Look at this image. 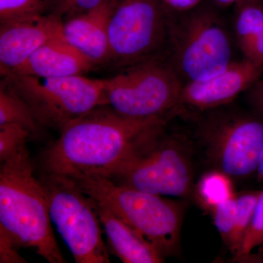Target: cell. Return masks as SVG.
Instances as JSON below:
<instances>
[{"label": "cell", "instance_id": "obj_1", "mask_svg": "<svg viewBox=\"0 0 263 263\" xmlns=\"http://www.w3.org/2000/svg\"><path fill=\"white\" fill-rule=\"evenodd\" d=\"M166 122L127 117L110 105H99L66 124L60 138L45 148L40 172L109 179Z\"/></svg>", "mask_w": 263, "mask_h": 263}, {"label": "cell", "instance_id": "obj_2", "mask_svg": "<svg viewBox=\"0 0 263 263\" xmlns=\"http://www.w3.org/2000/svg\"><path fill=\"white\" fill-rule=\"evenodd\" d=\"M51 222L46 193L26 143L1 162L0 228L19 247L31 249L51 263L67 262Z\"/></svg>", "mask_w": 263, "mask_h": 263}, {"label": "cell", "instance_id": "obj_3", "mask_svg": "<svg viewBox=\"0 0 263 263\" xmlns=\"http://www.w3.org/2000/svg\"><path fill=\"white\" fill-rule=\"evenodd\" d=\"M166 57L183 84L205 80L226 70L233 60V43L220 16L197 5L170 10Z\"/></svg>", "mask_w": 263, "mask_h": 263}, {"label": "cell", "instance_id": "obj_4", "mask_svg": "<svg viewBox=\"0 0 263 263\" xmlns=\"http://www.w3.org/2000/svg\"><path fill=\"white\" fill-rule=\"evenodd\" d=\"M86 195L108 205L164 257L179 249L182 210L161 195L140 191L100 176L71 175Z\"/></svg>", "mask_w": 263, "mask_h": 263}, {"label": "cell", "instance_id": "obj_5", "mask_svg": "<svg viewBox=\"0 0 263 263\" xmlns=\"http://www.w3.org/2000/svg\"><path fill=\"white\" fill-rule=\"evenodd\" d=\"M183 84L164 53L104 79L105 103L127 117L167 121L176 114Z\"/></svg>", "mask_w": 263, "mask_h": 263}, {"label": "cell", "instance_id": "obj_6", "mask_svg": "<svg viewBox=\"0 0 263 263\" xmlns=\"http://www.w3.org/2000/svg\"><path fill=\"white\" fill-rule=\"evenodd\" d=\"M51 220L77 263H109L108 245L92 197L70 178L40 172Z\"/></svg>", "mask_w": 263, "mask_h": 263}, {"label": "cell", "instance_id": "obj_7", "mask_svg": "<svg viewBox=\"0 0 263 263\" xmlns=\"http://www.w3.org/2000/svg\"><path fill=\"white\" fill-rule=\"evenodd\" d=\"M186 148L179 137L166 136L161 128L109 179L161 196L190 197L194 171Z\"/></svg>", "mask_w": 263, "mask_h": 263}, {"label": "cell", "instance_id": "obj_8", "mask_svg": "<svg viewBox=\"0 0 263 263\" xmlns=\"http://www.w3.org/2000/svg\"><path fill=\"white\" fill-rule=\"evenodd\" d=\"M170 10L163 0H115L106 67L119 71L166 53Z\"/></svg>", "mask_w": 263, "mask_h": 263}, {"label": "cell", "instance_id": "obj_9", "mask_svg": "<svg viewBox=\"0 0 263 263\" xmlns=\"http://www.w3.org/2000/svg\"><path fill=\"white\" fill-rule=\"evenodd\" d=\"M3 81L23 99L41 127L60 133L76 118L106 105L104 79L10 74L3 76Z\"/></svg>", "mask_w": 263, "mask_h": 263}, {"label": "cell", "instance_id": "obj_10", "mask_svg": "<svg viewBox=\"0 0 263 263\" xmlns=\"http://www.w3.org/2000/svg\"><path fill=\"white\" fill-rule=\"evenodd\" d=\"M199 133L216 170L245 179L257 172L263 157V122L228 112H212L200 122Z\"/></svg>", "mask_w": 263, "mask_h": 263}, {"label": "cell", "instance_id": "obj_11", "mask_svg": "<svg viewBox=\"0 0 263 263\" xmlns=\"http://www.w3.org/2000/svg\"><path fill=\"white\" fill-rule=\"evenodd\" d=\"M263 69L248 60L233 61L226 70L205 79L183 84L176 114L186 110L209 111L231 103L260 79Z\"/></svg>", "mask_w": 263, "mask_h": 263}, {"label": "cell", "instance_id": "obj_12", "mask_svg": "<svg viewBox=\"0 0 263 263\" xmlns=\"http://www.w3.org/2000/svg\"><path fill=\"white\" fill-rule=\"evenodd\" d=\"M62 28L63 21L52 14L0 24L2 77L20 67L43 44L62 34Z\"/></svg>", "mask_w": 263, "mask_h": 263}, {"label": "cell", "instance_id": "obj_13", "mask_svg": "<svg viewBox=\"0 0 263 263\" xmlns=\"http://www.w3.org/2000/svg\"><path fill=\"white\" fill-rule=\"evenodd\" d=\"M96 67L87 57L70 44L62 33L43 44L8 75L68 77L83 76Z\"/></svg>", "mask_w": 263, "mask_h": 263}, {"label": "cell", "instance_id": "obj_14", "mask_svg": "<svg viewBox=\"0 0 263 263\" xmlns=\"http://www.w3.org/2000/svg\"><path fill=\"white\" fill-rule=\"evenodd\" d=\"M115 0H103L87 13L63 22L64 37L96 66L108 60V23Z\"/></svg>", "mask_w": 263, "mask_h": 263}, {"label": "cell", "instance_id": "obj_15", "mask_svg": "<svg viewBox=\"0 0 263 263\" xmlns=\"http://www.w3.org/2000/svg\"><path fill=\"white\" fill-rule=\"evenodd\" d=\"M94 200L110 253L124 263L164 262L162 254L132 229L108 205Z\"/></svg>", "mask_w": 263, "mask_h": 263}, {"label": "cell", "instance_id": "obj_16", "mask_svg": "<svg viewBox=\"0 0 263 263\" xmlns=\"http://www.w3.org/2000/svg\"><path fill=\"white\" fill-rule=\"evenodd\" d=\"M234 33L243 59L263 69V3L235 4Z\"/></svg>", "mask_w": 263, "mask_h": 263}, {"label": "cell", "instance_id": "obj_17", "mask_svg": "<svg viewBox=\"0 0 263 263\" xmlns=\"http://www.w3.org/2000/svg\"><path fill=\"white\" fill-rule=\"evenodd\" d=\"M16 124L25 128L32 139H39L43 127L36 120L32 110L15 91L3 80L0 84V125Z\"/></svg>", "mask_w": 263, "mask_h": 263}, {"label": "cell", "instance_id": "obj_18", "mask_svg": "<svg viewBox=\"0 0 263 263\" xmlns=\"http://www.w3.org/2000/svg\"><path fill=\"white\" fill-rule=\"evenodd\" d=\"M261 191H249L236 196L237 210L235 227L231 242L228 249L235 257L243 243L251 221L253 218L256 204Z\"/></svg>", "mask_w": 263, "mask_h": 263}, {"label": "cell", "instance_id": "obj_19", "mask_svg": "<svg viewBox=\"0 0 263 263\" xmlns=\"http://www.w3.org/2000/svg\"><path fill=\"white\" fill-rule=\"evenodd\" d=\"M231 178L220 171L205 174L197 187V193L204 204L212 208L219 202L234 197Z\"/></svg>", "mask_w": 263, "mask_h": 263}, {"label": "cell", "instance_id": "obj_20", "mask_svg": "<svg viewBox=\"0 0 263 263\" xmlns=\"http://www.w3.org/2000/svg\"><path fill=\"white\" fill-rule=\"evenodd\" d=\"M48 0H0V24L48 14Z\"/></svg>", "mask_w": 263, "mask_h": 263}, {"label": "cell", "instance_id": "obj_21", "mask_svg": "<svg viewBox=\"0 0 263 263\" xmlns=\"http://www.w3.org/2000/svg\"><path fill=\"white\" fill-rule=\"evenodd\" d=\"M214 224L221 239L229 247L234 230L237 210L236 196L219 202L212 208Z\"/></svg>", "mask_w": 263, "mask_h": 263}, {"label": "cell", "instance_id": "obj_22", "mask_svg": "<svg viewBox=\"0 0 263 263\" xmlns=\"http://www.w3.org/2000/svg\"><path fill=\"white\" fill-rule=\"evenodd\" d=\"M32 140L30 133L16 124L0 125V161L4 162L22 145Z\"/></svg>", "mask_w": 263, "mask_h": 263}, {"label": "cell", "instance_id": "obj_23", "mask_svg": "<svg viewBox=\"0 0 263 263\" xmlns=\"http://www.w3.org/2000/svg\"><path fill=\"white\" fill-rule=\"evenodd\" d=\"M103 2V0H48V14L55 15L64 22L87 13Z\"/></svg>", "mask_w": 263, "mask_h": 263}, {"label": "cell", "instance_id": "obj_24", "mask_svg": "<svg viewBox=\"0 0 263 263\" xmlns=\"http://www.w3.org/2000/svg\"><path fill=\"white\" fill-rule=\"evenodd\" d=\"M263 245V190L256 204L253 218L240 251L236 255L237 258L243 259L249 257L252 251L256 247Z\"/></svg>", "mask_w": 263, "mask_h": 263}, {"label": "cell", "instance_id": "obj_25", "mask_svg": "<svg viewBox=\"0 0 263 263\" xmlns=\"http://www.w3.org/2000/svg\"><path fill=\"white\" fill-rule=\"evenodd\" d=\"M18 247L10 235L3 228H0V262H27L19 255Z\"/></svg>", "mask_w": 263, "mask_h": 263}, {"label": "cell", "instance_id": "obj_26", "mask_svg": "<svg viewBox=\"0 0 263 263\" xmlns=\"http://www.w3.org/2000/svg\"><path fill=\"white\" fill-rule=\"evenodd\" d=\"M170 10L182 12L191 10L199 5L200 0H163Z\"/></svg>", "mask_w": 263, "mask_h": 263}, {"label": "cell", "instance_id": "obj_27", "mask_svg": "<svg viewBox=\"0 0 263 263\" xmlns=\"http://www.w3.org/2000/svg\"><path fill=\"white\" fill-rule=\"evenodd\" d=\"M250 89L252 102L259 111L263 114V76Z\"/></svg>", "mask_w": 263, "mask_h": 263}, {"label": "cell", "instance_id": "obj_28", "mask_svg": "<svg viewBox=\"0 0 263 263\" xmlns=\"http://www.w3.org/2000/svg\"><path fill=\"white\" fill-rule=\"evenodd\" d=\"M257 173V179H258L259 181H262V182H263V157L262 160L260 161V163L259 164Z\"/></svg>", "mask_w": 263, "mask_h": 263}, {"label": "cell", "instance_id": "obj_29", "mask_svg": "<svg viewBox=\"0 0 263 263\" xmlns=\"http://www.w3.org/2000/svg\"><path fill=\"white\" fill-rule=\"evenodd\" d=\"M215 1L219 3V4L230 5L231 3H236L237 0H215Z\"/></svg>", "mask_w": 263, "mask_h": 263}, {"label": "cell", "instance_id": "obj_30", "mask_svg": "<svg viewBox=\"0 0 263 263\" xmlns=\"http://www.w3.org/2000/svg\"><path fill=\"white\" fill-rule=\"evenodd\" d=\"M249 1H257L260 2V3H263V0H237L236 3H235V4H236V3H245V2Z\"/></svg>", "mask_w": 263, "mask_h": 263}]
</instances>
